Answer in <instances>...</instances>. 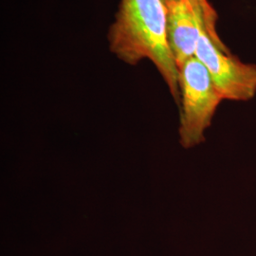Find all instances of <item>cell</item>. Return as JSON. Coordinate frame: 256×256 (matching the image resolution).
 I'll use <instances>...</instances> for the list:
<instances>
[{
  "label": "cell",
  "mask_w": 256,
  "mask_h": 256,
  "mask_svg": "<svg viewBox=\"0 0 256 256\" xmlns=\"http://www.w3.org/2000/svg\"><path fill=\"white\" fill-rule=\"evenodd\" d=\"M110 50L126 64L150 60L164 78L174 101L180 102L178 68L167 39L164 0H120L110 28Z\"/></svg>",
  "instance_id": "1"
},
{
  "label": "cell",
  "mask_w": 256,
  "mask_h": 256,
  "mask_svg": "<svg viewBox=\"0 0 256 256\" xmlns=\"http://www.w3.org/2000/svg\"><path fill=\"white\" fill-rule=\"evenodd\" d=\"M180 128L182 146L202 144L220 102L223 101L204 64L194 57L178 70Z\"/></svg>",
  "instance_id": "2"
},
{
  "label": "cell",
  "mask_w": 256,
  "mask_h": 256,
  "mask_svg": "<svg viewBox=\"0 0 256 256\" xmlns=\"http://www.w3.org/2000/svg\"><path fill=\"white\" fill-rule=\"evenodd\" d=\"M196 57L204 64L223 100L247 102L256 95V66L220 50L202 26Z\"/></svg>",
  "instance_id": "3"
},
{
  "label": "cell",
  "mask_w": 256,
  "mask_h": 256,
  "mask_svg": "<svg viewBox=\"0 0 256 256\" xmlns=\"http://www.w3.org/2000/svg\"><path fill=\"white\" fill-rule=\"evenodd\" d=\"M165 5L167 9V39L174 62L180 70L188 60L196 57L200 30L204 24L191 0H173L166 2Z\"/></svg>",
  "instance_id": "4"
},
{
  "label": "cell",
  "mask_w": 256,
  "mask_h": 256,
  "mask_svg": "<svg viewBox=\"0 0 256 256\" xmlns=\"http://www.w3.org/2000/svg\"><path fill=\"white\" fill-rule=\"evenodd\" d=\"M194 7L198 12L202 16L203 24L206 32L210 36L212 40L216 43V45L222 50L223 52H229L226 46L220 40L218 32H216V20L218 16L216 10L212 9L208 0H191Z\"/></svg>",
  "instance_id": "5"
},
{
  "label": "cell",
  "mask_w": 256,
  "mask_h": 256,
  "mask_svg": "<svg viewBox=\"0 0 256 256\" xmlns=\"http://www.w3.org/2000/svg\"><path fill=\"white\" fill-rule=\"evenodd\" d=\"M164 3H166V2H169V1H173V0H164Z\"/></svg>",
  "instance_id": "6"
}]
</instances>
